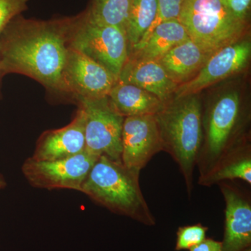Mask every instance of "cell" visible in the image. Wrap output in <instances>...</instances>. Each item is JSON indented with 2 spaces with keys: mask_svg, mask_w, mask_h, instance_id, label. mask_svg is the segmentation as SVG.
Listing matches in <instances>:
<instances>
[{
  "mask_svg": "<svg viewBox=\"0 0 251 251\" xmlns=\"http://www.w3.org/2000/svg\"><path fill=\"white\" fill-rule=\"evenodd\" d=\"M74 17L49 21L16 16L0 34V65L4 75L34 79L54 93L67 94L63 71Z\"/></svg>",
  "mask_w": 251,
  "mask_h": 251,
  "instance_id": "obj_1",
  "label": "cell"
},
{
  "mask_svg": "<svg viewBox=\"0 0 251 251\" xmlns=\"http://www.w3.org/2000/svg\"><path fill=\"white\" fill-rule=\"evenodd\" d=\"M163 151L169 153L184 176L188 196L202 140V109L197 95L173 98L156 115Z\"/></svg>",
  "mask_w": 251,
  "mask_h": 251,
  "instance_id": "obj_2",
  "label": "cell"
},
{
  "mask_svg": "<svg viewBox=\"0 0 251 251\" xmlns=\"http://www.w3.org/2000/svg\"><path fill=\"white\" fill-rule=\"evenodd\" d=\"M139 176L122 162L99 156L86 176L80 192L112 213L154 226L156 219L142 192Z\"/></svg>",
  "mask_w": 251,
  "mask_h": 251,
  "instance_id": "obj_3",
  "label": "cell"
},
{
  "mask_svg": "<svg viewBox=\"0 0 251 251\" xmlns=\"http://www.w3.org/2000/svg\"><path fill=\"white\" fill-rule=\"evenodd\" d=\"M241 111L239 94L233 91L220 97L202 120V143L196 163L199 180L249 144L238 135Z\"/></svg>",
  "mask_w": 251,
  "mask_h": 251,
  "instance_id": "obj_4",
  "label": "cell"
},
{
  "mask_svg": "<svg viewBox=\"0 0 251 251\" xmlns=\"http://www.w3.org/2000/svg\"><path fill=\"white\" fill-rule=\"evenodd\" d=\"M178 21L211 53L242 40L249 29V22L236 18L222 0H184Z\"/></svg>",
  "mask_w": 251,
  "mask_h": 251,
  "instance_id": "obj_5",
  "label": "cell"
},
{
  "mask_svg": "<svg viewBox=\"0 0 251 251\" xmlns=\"http://www.w3.org/2000/svg\"><path fill=\"white\" fill-rule=\"evenodd\" d=\"M69 46L108 69L117 80L129 57L125 31L94 22L85 11L74 17Z\"/></svg>",
  "mask_w": 251,
  "mask_h": 251,
  "instance_id": "obj_6",
  "label": "cell"
},
{
  "mask_svg": "<svg viewBox=\"0 0 251 251\" xmlns=\"http://www.w3.org/2000/svg\"><path fill=\"white\" fill-rule=\"evenodd\" d=\"M82 110L85 151L96 156H106L122 162V133L125 117L114 108L108 96L77 100Z\"/></svg>",
  "mask_w": 251,
  "mask_h": 251,
  "instance_id": "obj_7",
  "label": "cell"
},
{
  "mask_svg": "<svg viewBox=\"0 0 251 251\" xmlns=\"http://www.w3.org/2000/svg\"><path fill=\"white\" fill-rule=\"evenodd\" d=\"M99 157L87 151L54 161H37L29 157L22 166L31 186L44 189H70L80 192L86 176Z\"/></svg>",
  "mask_w": 251,
  "mask_h": 251,
  "instance_id": "obj_8",
  "label": "cell"
},
{
  "mask_svg": "<svg viewBox=\"0 0 251 251\" xmlns=\"http://www.w3.org/2000/svg\"><path fill=\"white\" fill-rule=\"evenodd\" d=\"M251 43L244 39L214 52L202 69L191 80L178 86L174 98L196 95L219 81L245 69L250 60Z\"/></svg>",
  "mask_w": 251,
  "mask_h": 251,
  "instance_id": "obj_9",
  "label": "cell"
},
{
  "mask_svg": "<svg viewBox=\"0 0 251 251\" xmlns=\"http://www.w3.org/2000/svg\"><path fill=\"white\" fill-rule=\"evenodd\" d=\"M163 151L155 115L125 117L122 133V164L139 173L153 156Z\"/></svg>",
  "mask_w": 251,
  "mask_h": 251,
  "instance_id": "obj_10",
  "label": "cell"
},
{
  "mask_svg": "<svg viewBox=\"0 0 251 251\" xmlns=\"http://www.w3.org/2000/svg\"><path fill=\"white\" fill-rule=\"evenodd\" d=\"M117 79L100 64L70 47L63 71L67 94L75 100L108 96Z\"/></svg>",
  "mask_w": 251,
  "mask_h": 251,
  "instance_id": "obj_11",
  "label": "cell"
},
{
  "mask_svg": "<svg viewBox=\"0 0 251 251\" xmlns=\"http://www.w3.org/2000/svg\"><path fill=\"white\" fill-rule=\"evenodd\" d=\"M219 185L226 203L224 251L245 250L251 244L250 198L227 181Z\"/></svg>",
  "mask_w": 251,
  "mask_h": 251,
  "instance_id": "obj_12",
  "label": "cell"
},
{
  "mask_svg": "<svg viewBox=\"0 0 251 251\" xmlns=\"http://www.w3.org/2000/svg\"><path fill=\"white\" fill-rule=\"evenodd\" d=\"M85 151L83 114L78 108L69 125L59 129L48 130L41 135L31 158L37 161H54Z\"/></svg>",
  "mask_w": 251,
  "mask_h": 251,
  "instance_id": "obj_13",
  "label": "cell"
},
{
  "mask_svg": "<svg viewBox=\"0 0 251 251\" xmlns=\"http://www.w3.org/2000/svg\"><path fill=\"white\" fill-rule=\"evenodd\" d=\"M118 80L148 91L164 103L174 98L178 87L158 61L131 57H128Z\"/></svg>",
  "mask_w": 251,
  "mask_h": 251,
  "instance_id": "obj_14",
  "label": "cell"
},
{
  "mask_svg": "<svg viewBox=\"0 0 251 251\" xmlns=\"http://www.w3.org/2000/svg\"><path fill=\"white\" fill-rule=\"evenodd\" d=\"M212 54L189 39L175 46L157 61L179 86L193 78Z\"/></svg>",
  "mask_w": 251,
  "mask_h": 251,
  "instance_id": "obj_15",
  "label": "cell"
},
{
  "mask_svg": "<svg viewBox=\"0 0 251 251\" xmlns=\"http://www.w3.org/2000/svg\"><path fill=\"white\" fill-rule=\"evenodd\" d=\"M108 97L117 112L124 117L156 115L164 105L148 91L119 80Z\"/></svg>",
  "mask_w": 251,
  "mask_h": 251,
  "instance_id": "obj_16",
  "label": "cell"
},
{
  "mask_svg": "<svg viewBox=\"0 0 251 251\" xmlns=\"http://www.w3.org/2000/svg\"><path fill=\"white\" fill-rule=\"evenodd\" d=\"M187 31L178 19L157 26L146 40L130 50L129 57L158 60L180 43L189 39Z\"/></svg>",
  "mask_w": 251,
  "mask_h": 251,
  "instance_id": "obj_17",
  "label": "cell"
},
{
  "mask_svg": "<svg viewBox=\"0 0 251 251\" xmlns=\"http://www.w3.org/2000/svg\"><path fill=\"white\" fill-rule=\"evenodd\" d=\"M241 179L251 184V150L250 144L227 157L215 169L198 180L201 186H209L219 184L227 180Z\"/></svg>",
  "mask_w": 251,
  "mask_h": 251,
  "instance_id": "obj_18",
  "label": "cell"
},
{
  "mask_svg": "<svg viewBox=\"0 0 251 251\" xmlns=\"http://www.w3.org/2000/svg\"><path fill=\"white\" fill-rule=\"evenodd\" d=\"M157 0H130L125 25L129 52L136 46L156 17Z\"/></svg>",
  "mask_w": 251,
  "mask_h": 251,
  "instance_id": "obj_19",
  "label": "cell"
},
{
  "mask_svg": "<svg viewBox=\"0 0 251 251\" xmlns=\"http://www.w3.org/2000/svg\"><path fill=\"white\" fill-rule=\"evenodd\" d=\"M129 4L130 0H92L85 13L94 22L115 26L125 32Z\"/></svg>",
  "mask_w": 251,
  "mask_h": 251,
  "instance_id": "obj_20",
  "label": "cell"
},
{
  "mask_svg": "<svg viewBox=\"0 0 251 251\" xmlns=\"http://www.w3.org/2000/svg\"><path fill=\"white\" fill-rule=\"evenodd\" d=\"M184 1V0H157L156 17L141 40L135 46L140 45L146 40L153 29L161 23L171 20L178 19Z\"/></svg>",
  "mask_w": 251,
  "mask_h": 251,
  "instance_id": "obj_21",
  "label": "cell"
},
{
  "mask_svg": "<svg viewBox=\"0 0 251 251\" xmlns=\"http://www.w3.org/2000/svg\"><path fill=\"white\" fill-rule=\"evenodd\" d=\"M207 230L208 227L201 224L179 227L176 232L177 238L175 250H189L206 239Z\"/></svg>",
  "mask_w": 251,
  "mask_h": 251,
  "instance_id": "obj_22",
  "label": "cell"
},
{
  "mask_svg": "<svg viewBox=\"0 0 251 251\" xmlns=\"http://www.w3.org/2000/svg\"><path fill=\"white\" fill-rule=\"evenodd\" d=\"M29 0H0V34L16 16L27 9Z\"/></svg>",
  "mask_w": 251,
  "mask_h": 251,
  "instance_id": "obj_23",
  "label": "cell"
},
{
  "mask_svg": "<svg viewBox=\"0 0 251 251\" xmlns=\"http://www.w3.org/2000/svg\"><path fill=\"white\" fill-rule=\"evenodd\" d=\"M231 13L243 21H247L251 0H222Z\"/></svg>",
  "mask_w": 251,
  "mask_h": 251,
  "instance_id": "obj_24",
  "label": "cell"
},
{
  "mask_svg": "<svg viewBox=\"0 0 251 251\" xmlns=\"http://www.w3.org/2000/svg\"><path fill=\"white\" fill-rule=\"evenodd\" d=\"M190 251H224L223 243L212 239H204L202 242L191 249Z\"/></svg>",
  "mask_w": 251,
  "mask_h": 251,
  "instance_id": "obj_25",
  "label": "cell"
},
{
  "mask_svg": "<svg viewBox=\"0 0 251 251\" xmlns=\"http://www.w3.org/2000/svg\"><path fill=\"white\" fill-rule=\"evenodd\" d=\"M6 186V181H5V180L4 178L2 177V176L0 175V189H2V188H4Z\"/></svg>",
  "mask_w": 251,
  "mask_h": 251,
  "instance_id": "obj_26",
  "label": "cell"
},
{
  "mask_svg": "<svg viewBox=\"0 0 251 251\" xmlns=\"http://www.w3.org/2000/svg\"><path fill=\"white\" fill-rule=\"evenodd\" d=\"M4 73H3L1 69V65H0V87H1V80H2V77H4Z\"/></svg>",
  "mask_w": 251,
  "mask_h": 251,
  "instance_id": "obj_27",
  "label": "cell"
},
{
  "mask_svg": "<svg viewBox=\"0 0 251 251\" xmlns=\"http://www.w3.org/2000/svg\"><path fill=\"white\" fill-rule=\"evenodd\" d=\"M242 251H251V247L248 248V249H245V250Z\"/></svg>",
  "mask_w": 251,
  "mask_h": 251,
  "instance_id": "obj_28",
  "label": "cell"
}]
</instances>
